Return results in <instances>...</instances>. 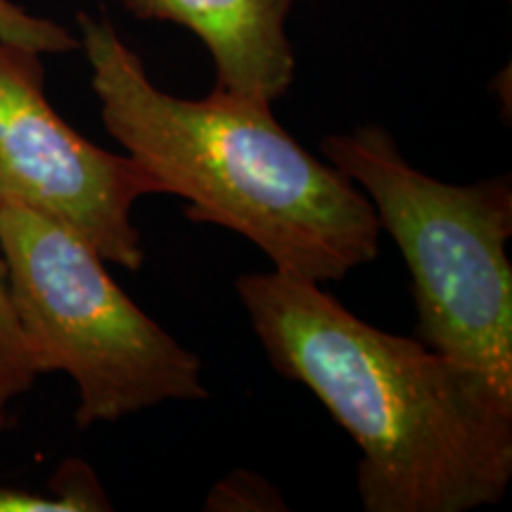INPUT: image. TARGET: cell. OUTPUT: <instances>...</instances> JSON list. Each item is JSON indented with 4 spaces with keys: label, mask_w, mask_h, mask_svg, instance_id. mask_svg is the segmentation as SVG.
I'll return each mask as SVG.
<instances>
[{
    "label": "cell",
    "mask_w": 512,
    "mask_h": 512,
    "mask_svg": "<svg viewBox=\"0 0 512 512\" xmlns=\"http://www.w3.org/2000/svg\"><path fill=\"white\" fill-rule=\"evenodd\" d=\"M238 294L280 375L309 387L361 448L368 512L494 505L512 477V399L418 337L384 332L316 280L275 268Z\"/></svg>",
    "instance_id": "1"
},
{
    "label": "cell",
    "mask_w": 512,
    "mask_h": 512,
    "mask_svg": "<svg viewBox=\"0 0 512 512\" xmlns=\"http://www.w3.org/2000/svg\"><path fill=\"white\" fill-rule=\"evenodd\" d=\"M100 117L162 195L188 200V219L254 242L278 271L325 283L380 252L366 192L294 140L271 105L211 91H159L110 17L76 15Z\"/></svg>",
    "instance_id": "2"
},
{
    "label": "cell",
    "mask_w": 512,
    "mask_h": 512,
    "mask_svg": "<svg viewBox=\"0 0 512 512\" xmlns=\"http://www.w3.org/2000/svg\"><path fill=\"white\" fill-rule=\"evenodd\" d=\"M366 192L413 275L418 339L512 399L510 178L451 185L413 169L382 126L320 143Z\"/></svg>",
    "instance_id": "3"
},
{
    "label": "cell",
    "mask_w": 512,
    "mask_h": 512,
    "mask_svg": "<svg viewBox=\"0 0 512 512\" xmlns=\"http://www.w3.org/2000/svg\"><path fill=\"white\" fill-rule=\"evenodd\" d=\"M0 254L36 373H67L79 387L76 425L207 396L200 356L140 311L62 223L0 204Z\"/></svg>",
    "instance_id": "4"
},
{
    "label": "cell",
    "mask_w": 512,
    "mask_h": 512,
    "mask_svg": "<svg viewBox=\"0 0 512 512\" xmlns=\"http://www.w3.org/2000/svg\"><path fill=\"white\" fill-rule=\"evenodd\" d=\"M41 55L0 41V204L48 216L128 271L145 261L136 200L162 195L133 157L102 150L46 98Z\"/></svg>",
    "instance_id": "5"
},
{
    "label": "cell",
    "mask_w": 512,
    "mask_h": 512,
    "mask_svg": "<svg viewBox=\"0 0 512 512\" xmlns=\"http://www.w3.org/2000/svg\"><path fill=\"white\" fill-rule=\"evenodd\" d=\"M299 0H124L138 19L174 22L207 46L216 91L273 105L294 81L285 19Z\"/></svg>",
    "instance_id": "6"
},
{
    "label": "cell",
    "mask_w": 512,
    "mask_h": 512,
    "mask_svg": "<svg viewBox=\"0 0 512 512\" xmlns=\"http://www.w3.org/2000/svg\"><path fill=\"white\" fill-rule=\"evenodd\" d=\"M8 427V415L0 411V432ZM55 494H31L24 489L0 486V512H95L110 510L105 494L91 467L69 460L60 467L55 482Z\"/></svg>",
    "instance_id": "7"
},
{
    "label": "cell",
    "mask_w": 512,
    "mask_h": 512,
    "mask_svg": "<svg viewBox=\"0 0 512 512\" xmlns=\"http://www.w3.org/2000/svg\"><path fill=\"white\" fill-rule=\"evenodd\" d=\"M36 377L38 373L12 306L8 271L0 254V411H5L12 399L27 394Z\"/></svg>",
    "instance_id": "8"
},
{
    "label": "cell",
    "mask_w": 512,
    "mask_h": 512,
    "mask_svg": "<svg viewBox=\"0 0 512 512\" xmlns=\"http://www.w3.org/2000/svg\"><path fill=\"white\" fill-rule=\"evenodd\" d=\"M0 41L38 55L69 53L79 48V38L60 24L29 15L10 0H0Z\"/></svg>",
    "instance_id": "9"
}]
</instances>
